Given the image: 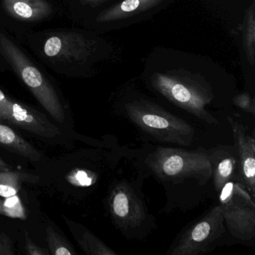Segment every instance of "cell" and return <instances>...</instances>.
<instances>
[{
    "label": "cell",
    "mask_w": 255,
    "mask_h": 255,
    "mask_svg": "<svg viewBox=\"0 0 255 255\" xmlns=\"http://www.w3.org/2000/svg\"><path fill=\"white\" fill-rule=\"evenodd\" d=\"M125 111L132 123L159 141L185 146L192 143V127L150 101L135 100L126 104Z\"/></svg>",
    "instance_id": "cell-1"
},
{
    "label": "cell",
    "mask_w": 255,
    "mask_h": 255,
    "mask_svg": "<svg viewBox=\"0 0 255 255\" xmlns=\"http://www.w3.org/2000/svg\"><path fill=\"white\" fill-rule=\"evenodd\" d=\"M0 53L53 119L64 123L65 113L53 86L9 38L0 33Z\"/></svg>",
    "instance_id": "cell-2"
},
{
    "label": "cell",
    "mask_w": 255,
    "mask_h": 255,
    "mask_svg": "<svg viewBox=\"0 0 255 255\" xmlns=\"http://www.w3.org/2000/svg\"><path fill=\"white\" fill-rule=\"evenodd\" d=\"M147 162L153 172L165 180L193 178L204 183L211 177L207 153L159 147L150 155Z\"/></svg>",
    "instance_id": "cell-3"
},
{
    "label": "cell",
    "mask_w": 255,
    "mask_h": 255,
    "mask_svg": "<svg viewBox=\"0 0 255 255\" xmlns=\"http://www.w3.org/2000/svg\"><path fill=\"white\" fill-rule=\"evenodd\" d=\"M152 83L156 90L177 107L210 125L219 124L206 110L205 107L212 101L211 92L206 86L190 79L169 74H156Z\"/></svg>",
    "instance_id": "cell-4"
},
{
    "label": "cell",
    "mask_w": 255,
    "mask_h": 255,
    "mask_svg": "<svg viewBox=\"0 0 255 255\" xmlns=\"http://www.w3.org/2000/svg\"><path fill=\"white\" fill-rule=\"evenodd\" d=\"M238 182L227 183L219 192V207L231 234L242 240L255 235V204Z\"/></svg>",
    "instance_id": "cell-5"
},
{
    "label": "cell",
    "mask_w": 255,
    "mask_h": 255,
    "mask_svg": "<svg viewBox=\"0 0 255 255\" xmlns=\"http://www.w3.org/2000/svg\"><path fill=\"white\" fill-rule=\"evenodd\" d=\"M223 216L219 206L213 207L202 219L188 228L168 254L198 255L205 254L225 233Z\"/></svg>",
    "instance_id": "cell-6"
},
{
    "label": "cell",
    "mask_w": 255,
    "mask_h": 255,
    "mask_svg": "<svg viewBox=\"0 0 255 255\" xmlns=\"http://www.w3.org/2000/svg\"><path fill=\"white\" fill-rule=\"evenodd\" d=\"M0 121L7 122L31 133L55 138L61 131L44 115L27 106L14 102L0 90Z\"/></svg>",
    "instance_id": "cell-7"
},
{
    "label": "cell",
    "mask_w": 255,
    "mask_h": 255,
    "mask_svg": "<svg viewBox=\"0 0 255 255\" xmlns=\"http://www.w3.org/2000/svg\"><path fill=\"white\" fill-rule=\"evenodd\" d=\"M109 206L116 225L125 231L141 226L147 219L144 204L128 183L115 186L109 198Z\"/></svg>",
    "instance_id": "cell-8"
},
{
    "label": "cell",
    "mask_w": 255,
    "mask_h": 255,
    "mask_svg": "<svg viewBox=\"0 0 255 255\" xmlns=\"http://www.w3.org/2000/svg\"><path fill=\"white\" fill-rule=\"evenodd\" d=\"M232 128L234 143L238 155L240 180L239 183L255 198V140L247 133L246 128L228 116Z\"/></svg>",
    "instance_id": "cell-9"
},
{
    "label": "cell",
    "mask_w": 255,
    "mask_h": 255,
    "mask_svg": "<svg viewBox=\"0 0 255 255\" xmlns=\"http://www.w3.org/2000/svg\"><path fill=\"white\" fill-rule=\"evenodd\" d=\"M92 44L83 35L77 33H59L46 41L44 51L52 59L81 61L92 53Z\"/></svg>",
    "instance_id": "cell-10"
},
{
    "label": "cell",
    "mask_w": 255,
    "mask_h": 255,
    "mask_svg": "<svg viewBox=\"0 0 255 255\" xmlns=\"http://www.w3.org/2000/svg\"><path fill=\"white\" fill-rule=\"evenodd\" d=\"M207 154L211 165V177L216 191L220 192L228 182L239 183L240 168L235 146H221L209 150Z\"/></svg>",
    "instance_id": "cell-11"
},
{
    "label": "cell",
    "mask_w": 255,
    "mask_h": 255,
    "mask_svg": "<svg viewBox=\"0 0 255 255\" xmlns=\"http://www.w3.org/2000/svg\"><path fill=\"white\" fill-rule=\"evenodd\" d=\"M2 4L10 15L26 21L43 20L53 11L46 0H2Z\"/></svg>",
    "instance_id": "cell-12"
},
{
    "label": "cell",
    "mask_w": 255,
    "mask_h": 255,
    "mask_svg": "<svg viewBox=\"0 0 255 255\" xmlns=\"http://www.w3.org/2000/svg\"><path fill=\"white\" fill-rule=\"evenodd\" d=\"M162 0H123L103 11L97 20L101 23L128 18L159 5Z\"/></svg>",
    "instance_id": "cell-13"
},
{
    "label": "cell",
    "mask_w": 255,
    "mask_h": 255,
    "mask_svg": "<svg viewBox=\"0 0 255 255\" xmlns=\"http://www.w3.org/2000/svg\"><path fill=\"white\" fill-rule=\"evenodd\" d=\"M0 147L32 161L40 160L42 156L36 148L2 121H0Z\"/></svg>",
    "instance_id": "cell-14"
},
{
    "label": "cell",
    "mask_w": 255,
    "mask_h": 255,
    "mask_svg": "<svg viewBox=\"0 0 255 255\" xmlns=\"http://www.w3.org/2000/svg\"><path fill=\"white\" fill-rule=\"evenodd\" d=\"M74 238L80 245L83 252L89 255H116V252L107 247L101 240L92 232L80 225L65 219Z\"/></svg>",
    "instance_id": "cell-15"
},
{
    "label": "cell",
    "mask_w": 255,
    "mask_h": 255,
    "mask_svg": "<svg viewBox=\"0 0 255 255\" xmlns=\"http://www.w3.org/2000/svg\"><path fill=\"white\" fill-rule=\"evenodd\" d=\"M255 2L248 8L243 23V44L248 60L252 66L255 64Z\"/></svg>",
    "instance_id": "cell-16"
},
{
    "label": "cell",
    "mask_w": 255,
    "mask_h": 255,
    "mask_svg": "<svg viewBox=\"0 0 255 255\" xmlns=\"http://www.w3.org/2000/svg\"><path fill=\"white\" fill-rule=\"evenodd\" d=\"M26 176L16 171H0V196L3 198L17 195Z\"/></svg>",
    "instance_id": "cell-17"
},
{
    "label": "cell",
    "mask_w": 255,
    "mask_h": 255,
    "mask_svg": "<svg viewBox=\"0 0 255 255\" xmlns=\"http://www.w3.org/2000/svg\"><path fill=\"white\" fill-rule=\"evenodd\" d=\"M47 242H48L50 253L53 255H77L74 246H71L59 233L56 232L50 226L47 227Z\"/></svg>",
    "instance_id": "cell-18"
},
{
    "label": "cell",
    "mask_w": 255,
    "mask_h": 255,
    "mask_svg": "<svg viewBox=\"0 0 255 255\" xmlns=\"http://www.w3.org/2000/svg\"><path fill=\"white\" fill-rule=\"evenodd\" d=\"M3 201L4 216L21 219H24L26 218L23 204L17 195L5 198V201Z\"/></svg>",
    "instance_id": "cell-19"
},
{
    "label": "cell",
    "mask_w": 255,
    "mask_h": 255,
    "mask_svg": "<svg viewBox=\"0 0 255 255\" xmlns=\"http://www.w3.org/2000/svg\"><path fill=\"white\" fill-rule=\"evenodd\" d=\"M234 103L237 107L246 113L255 115V100L249 94L242 93L234 97Z\"/></svg>",
    "instance_id": "cell-20"
},
{
    "label": "cell",
    "mask_w": 255,
    "mask_h": 255,
    "mask_svg": "<svg viewBox=\"0 0 255 255\" xmlns=\"http://www.w3.org/2000/svg\"><path fill=\"white\" fill-rule=\"evenodd\" d=\"M26 254L30 255H47L50 252L45 249L40 247L35 244L32 240L26 237Z\"/></svg>",
    "instance_id": "cell-21"
},
{
    "label": "cell",
    "mask_w": 255,
    "mask_h": 255,
    "mask_svg": "<svg viewBox=\"0 0 255 255\" xmlns=\"http://www.w3.org/2000/svg\"><path fill=\"white\" fill-rule=\"evenodd\" d=\"M14 252L10 240L0 234V255H12Z\"/></svg>",
    "instance_id": "cell-22"
},
{
    "label": "cell",
    "mask_w": 255,
    "mask_h": 255,
    "mask_svg": "<svg viewBox=\"0 0 255 255\" xmlns=\"http://www.w3.org/2000/svg\"><path fill=\"white\" fill-rule=\"evenodd\" d=\"M11 170H12V168L0 158V171H11Z\"/></svg>",
    "instance_id": "cell-23"
},
{
    "label": "cell",
    "mask_w": 255,
    "mask_h": 255,
    "mask_svg": "<svg viewBox=\"0 0 255 255\" xmlns=\"http://www.w3.org/2000/svg\"><path fill=\"white\" fill-rule=\"evenodd\" d=\"M0 214L4 215L3 201L0 200Z\"/></svg>",
    "instance_id": "cell-24"
},
{
    "label": "cell",
    "mask_w": 255,
    "mask_h": 255,
    "mask_svg": "<svg viewBox=\"0 0 255 255\" xmlns=\"http://www.w3.org/2000/svg\"><path fill=\"white\" fill-rule=\"evenodd\" d=\"M86 2H90V3H98L101 2L103 0H84Z\"/></svg>",
    "instance_id": "cell-25"
}]
</instances>
